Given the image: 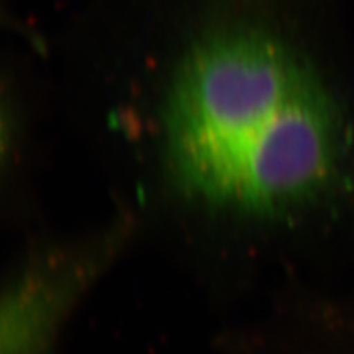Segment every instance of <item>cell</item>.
Masks as SVG:
<instances>
[{"instance_id": "obj_1", "label": "cell", "mask_w": 354, "mask_h": 354, "mask_svg": "<svg viewBox=\"0 0 354 354\" xmlns=\"http://www.w3.org/2000/svg\"><path fill=\"white\" fill-rule=\"evenodd\" d=\"M346 118L306 59L260 30L227 28L186 53L165 99L174 177L209 204L274 213L329 186Z\"/></svg>"}, {"instance_id": "obj_2", "label": "cell", "mask_w": 354, "mask_h": 354, "mask_svg": "<svg viewBox=\"0 0 354 354\" xmlns=\"http://www.w3.org/2000/svg\"><path fill=\"white\" fill-rule=\"evenodd\" d=\"M99 257L57 259L22 276L3 306L2 354H48L59 319L96 270Z\"/></svg>"}]
</instances>
